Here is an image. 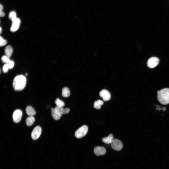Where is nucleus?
Segmentation results:
<instances>
[{
  "instance_id": "obj_1",
  "label": "nucleus",
  "mask_w": 169,
  "mask_h": 169,
  "mask_svg": "<svg viewBox=\"0 0 169 169\" xmlns=\"http://www.w3.org/2000/svg\"><path fill=\"white\" fill-rule=\"evenodd\" d=\"M26 82V78L24 76L18 75L15 77L13 79L12 83L13 87L15 90H22L25 87Z\"/></svg>"
},
{
  "instance_id": "obj_2",
  "label": "nucleus",
  "mask_w": 169,
  "mask_h": 169,
  "mask_svg": "<svg viewBox=\"0 0 169 169\" xmlns=\"http://www.w3.org/2000/svg\"><path fill=\"white\" fill-rule=\"evenodd\" d=\"M157 93V100L161 104L166 105L169 104V88H165L158 90Z\"/></svg>"
},
{
  "instance_id": "obj_3",
  "label": "nucleus",
  "mask_w": 169,
  "mask_h": 169,
  "mask_svg": "<svg viewBox=\"0 0 169 169\" xmlns=\"http://www.w3.org/2000/svg\"><path fill=\"white\" fill-rule=\"evenodd\" d=\"M88 127L86 125H83L75 131V136L77 138H81L86 135L88 132Z\"/></svg>"
},
{
  "instance_id": "obj_4",
  "label": "nucleus",
  "mask_w": 169,
  "mask_h": 169,
  "mask_svg": "<svg viewBox=\"0 0 169 169\" xmlns=\"http://www.w3.org/2000/svg\"><path fill=\"white\" fill-rule=\"evenodd\" d=\"M112 148L116 151H119L121 150L123 147V145L121 142L117 139H114L111 143Z\"/></svg>"
},
{
  "instance_id": "obj_5",
  "label": "nucleus",
  "mask_w": 169,
  "mask_h": 169,
  "mask_svg": "<svg viewBox=\"0 0 169 169\" xmlns=\"http://www.w3.org/2000/svg\"><path fill=\"white\" fill-rule=\"evenodd\" d=\"M159 62V59L158 58L156 57H152L148 60L147 65L149 68H153L158 65Z\"/></svg>"
},
{
  "instance_id": "obj_6",
  "label": "nucleus",
  "mask_w": 169,
  "mask_h": 169,
  "mask_svg": "<svg viewBox=\"0 0 169 169\" xmlns=\"http://www.w3.org/2000/svg\"><path fill=\"white\" fill-rule=\"evenodd\" d=\"M22 115L21 110L18 109L15 110L12 115V118L13 121L15 123H18L20 121Z\"/></svg>"
},
{
  "instance_id": "obj_7",
  "label": "nucleus",
  "mask_w": 169,
  "mask_h": 169,
  "mask_svg": "<svg viewBox=\"0 0 169 169\" xmlns=\"http://www.w3.org/2000/svg\"><path fill=\"white\" fill-rule=\"evenodd\" d=\"M42 130L39 126H37L33 129L31 132V136L32 138L34 140H36L40 137L41 134Z\"/></svg>"
},
{
  "instance_id": "obj_8",
  "label": "nucleus",
  "mask_w": 169,
  "mask_h": 169,
  "mask_svg": "<svg viewBox=\"0 0 169 169\" xmlns=\"http://www.w3.org/2000/svg\"><path fill=\"white\" fill-rule=\"evenodd\" d=\"M21 23L20 19L17 18L12 21V23L10 28L11 31L14 32L17 31L19 28Z\"/></svg>"
},
{
  "instance_id": "obj_9",
  "label": "nucleus",
  "mask_w": 169,
  "mask_h": 169,
  "mask_svg": "<svg viewBox=\"0 0 169 169\" xmlns=\"http://www.w3.org/2000/svg\"><path fill=\"white\" fill-rule=\"evenodd\" d=\"M94 153L97 156L104 155L106 152L105 148L102 146H96L94 148Z\"/></svg>"
},
{
  "instance_id": "obj_10",
  "label": "nucleus",
  "mask_w": 169,
  "mask_h": 169,
  "mask_svg": "<svg viewBox=\"0 0 169 169\" xmlns=\"http://www.w3.org/2000/svg\"><path fill=\"white\" fill-rule=\"evenodd\" d=\"M99 95L104 101H108L111 98L110 94L108 91L106 89H103L101 91Z\"/></svg>"
},
{
  "instance_id": "obj_11",
  "label": "nucleus",
  "mask_w": 169,
  "mask_h": 169,
  "mask_svg": "<svg viewBox=\"0 0 169 169\" xmlns=\"http://www.w3.org/2000/svg\"><path fill=\"white\" fill-rule=\"evenodd\" d=\"M51 113L52 117L55 120L60 119L62 115L59 113L55 108H51Z\"/></svg>"
},
{
  "instance_id": "obj_12",
  "label": "nucleus",
  "mask_w": 169,
  "mask_h": 169,
  "mask_svg": "<svg viewBox=\"0 0 169 169\" xmlns=\"http://www.w3.org/2000/svg\"><path fill=\"white\" fill-rule=\"evenodd\" d=\"M25 110L27 114L29 116H33L36 113L35 110L31 106H28L27 107Z\"/></svg>"
},
{
  "instance_id": "obj_13",
  "label": "nucleus",
  "mask_w": 169,
  "mask_h": 169,
  "mask_svg": "<svg viewBox=\"0 0 169 169\" xmlns=\"http://www.w3.org/2000/svg\"><path fill=\"white\" fill-rule=\"evenodd\" d=\"M55 108L60 114H66L68 113L70 111V109L68 108H64L63 107H58L56 106Z\"/></svg>"
},
{
  "instance_id": "obj_14",
  "label": "nucleus",
  "mask_w": 169,
  "mask_h": 169,
  "mask_svg": "<svg viewBox=\"0 0 169 169\" xmlns=\"http://www.w3.org/2000/svg\"><path fill=\"white\" fill-rule=\"evenodd\" d=\"M5 55L10 58L12 56L13 52V49L12 47L10 45L6 46L4 50Z\"/></svg>"
},
{
  "instance_id": "obj_15",
  "label": "nucleus",
  "mask_w": 169,
  "mask_h": 169,
  "mask_svg": "<svg viewBox=\"0 0 169 169\" xmlns=\"http://www.w3.org/2000/svg\"><path fill=\"white\" fill-rule=\"evenodd\" d=\"M114 137L112 134H110L108 136L103 138L102 141L104 143L109 144L111 143Z\"/></svg>"
},
{
  "instance_id": "obj_16",
  "label": "nucleus",
  "mask_w": 169,
  "mask_h": 169,
  "mask_svg": "<svg viewBox=\"0 0 169 169\" xmlns=\"http://www.w3.org/2000/svg\"><path fill=\"white\" fill-rule=\"evenodd\" d=\"M35 121L34 117L33 116H29L27 117L26 120V123L28 126H31Z\"/></svg>"
},
{
  "instance_id": "obj_17",
  "label": "nucleus",
  "mask_w": 169,
  "mask_h": 169,
  "mask_svg": "<svg viewBox=\"0 0 169 169\" xmlns=\"http://www.w3.org/2000/svg\"><path fill=\"white\" fill-rule=\"evenodd\" d=\"M62 96L65 97L69 96L70 94V92L69 89L67 87H64L62 89Z\"/></svg>"
},
{
  "instance_id": "obj_18",
  "label": "nucleus",
  "mask_w": 169,
  "mask_h": 169,
  "mask_svg": "<svg viewBox=\"0 0 169 169\" xmlns=\"http://www.w3.org/2000/svg\"><path fill=\"white\" fill-rule=\"evenodd\" d=\"M103 102L101 100H97L95 101L94 103V107L97 109H100L101 106L103 104Z\"/></svg>"
},
{
  "instance_id": "obj_19",
  "label": "nucleus",
  "mask_w": 169,
  "mask_h": 169,
  "mask_svg": "<svg viewBox=\"0 0 169 169\" xmlns=\"http://www.w3.org/2000/svg\"><path fill=\"white\" fill-rule=\"evenodd\" d=\"M55 103L56 105V106L58 107H63L65 105L64 102L58 98L56 99L55 101Z\"/></svg>"
},
{
  "instance_id": "obj_20",
  "label": "nucleus",
  "mask_w": 169,
  "mask_h": 169,
  "mask_svg": "<svg viewBox=\"0 0 169 169\" xmlns=\"http://www.w3.org/2000/svg\"><path fill=\"white\" fill-rule=\"evenodd\" d=\"M8 17L12 21H13L17 18L16 12L14 11L11 12L9 14Z\"/></svg>"
},
{
  "instance_id": "obj_21",
  "label": "nucleus",
  "mask_w": 169,
  "mask_h": 169,
  "mask_svg": "<svg viewBox=\"0 0 169 169\" xmlns=\"http://www.w3.org/2000/svg\"><path fill=\"white\" fill-rule=\"evenodd\" d=\"M1 59L2 61L6 64H8L11 60L6 55H4L2 57Z\"/></svg>"
},
{
  "instance_id": "obj_22",
  "label": "nucleus",
  "mask_w": 169,
  "mask_h": 169,
  "mask_svg": "<svg viewBox=\"0 0 169 169\" xmlns=\"http://www.w3.org/2000/svg\"><path fill=\"white\" fill-rule=\"evenodd\" d=\"M0 46H1L5 45L7 43L6 40L4 39L1 36L0 37Z\"/></svg>"
},
{
  "instance_id": "obj_23",
  "label": "nucleus",
  "mask_w": 169,
  "mask_h": 169,
  "mask_svg": "<svg viewBox=\"0 0 169 169\" xmlns=\"http://www.w3.org/2000/svg\"><path fill=\"white\" fill-rule=\"evenodd\" d=\"M9 69L8 64H6L3 65L2 70L4 72L6 73L8 72Z\"/></svg>"
},
{
  "instance_id": "obj_24",
  "label": "nucleus",
  "mask_w": 169,
  "mask_h": 169,
  "mask_svg": "<svg viewBox=\"0 0 169 169\" xmlns=\"http://www.w3.org/2000/svg\"><path fill=\"white\" fill-rule=\"evenodd\" d=\"M8 64V65L9 69H11L13 67L14 65V63L13 61L10 60Z\"/></svg>"
},
{
  "instance_id": "obj_25",
  "label": "nucleus",
  "mask_w": 169,
  "mask_h": 169,
  "mask_svg": "<svg viewBox=\"0 0 169 169\" xmlns=\"http://www.w3.org/2000/svg\"><path fill=\"white\" fill-rule=\"evenodd\" d=\"M5 15V13L3 11H0V16L1 17H3Z\"/></svg>"
},
{
  "instance_id": "obj_26",
  "label": "nucleus",
  "mask_w": 169,
  "mask_h": 169,
  "mask_svg": "<svg viewBox=\"0 0 169 169\" xmlns=\"http://www.w3.org/2000/svg\"><path fill=\"white\" fill-rule=\"evenodd\" d=\"M3 5L0 4V11H3Z\"/></svg>"
},
{
  "instance_id": "obj_27",
  "label": "nucleus",
  "mask_w": 169,
  "mask_h": 169,
  "mask_svg": "<svg viewBox=\"0 0 169 169\" xmlns=\"http://www.w3.org/2000/svg\"><path fill=\"white\" fill-rule=\"evenodd\" d=\"M2 32V29L1 27H0V33H1V32Z\"/></svg>"
},
{
  "instance_id": "obj_28",
  "label": "nucleus",
  "mask_w": 169,
  "mask_h": 169,
  "mask_svg": "<svg viewBox=\"0 0 169 169\" xmlns=\"http://www.w3.org/2000/svg\"><path fill=\"white\" fill-rule=\"evenodd\" d=\"M25 75H26L27 76V73H26V74H25Z\"/></svg>"
}]
</instances>
